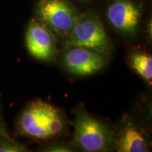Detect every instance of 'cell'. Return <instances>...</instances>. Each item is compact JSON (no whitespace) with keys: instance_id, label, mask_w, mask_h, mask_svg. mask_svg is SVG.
Wrapping results in <instances>:
<instances>
[{"instance_id":"obj_9","label":"cell","mask_w":152,"mask_h":152,"mask_svg":"<svg viewBox=\"0 0 152 152\" xmlns=\"http://www.w3.org/2000/svg\"><path fill=\"white\" fill-rule=\"evenodd\" d=\"M131 67L142 79L151 84L152 81V57L144 52H134L130 54Z\"/></svg>"},{"instance_id":"obj_10","label":"cell","mask_w":152,"mask_h":152,"mask_svg":"<svg viewBox=\"0 0 152 152\" xmlns=\"http://www.w3.org/2000/svg\"><path fill=\"white\" fill-rule=\"evenodd\" d=\"M29 150L24 144L9 136H0V152H26Z\"/></svg>"},{"instance_id":"obj_13","label":"cell","mask_w":152,"mask_h":152,"mask_svg":"<svg viewBox=\"0 0 152 152\" xmlns=\"http://www.w3.org/2000/svg\"><path fill=\"white\" fill-rule=\"evenodd\" d=\"M147 31L148 34V37L151 38V20L150 19L147 23Z\"/></svg>"},{"instance_id":"obj_4","label":"cell","mask_w":152,"mask_h":152,"mask_svg":"<svg viewBox=\"0 0 152 152\" xmlns=\"http://www.w3.org/2000/svg\"><path fill=\"white\" fill-rule=\"evenodd\" d=\"M35 14L55 35L64 39L71 33L80 12L68 0H39Z\"/></svg>"},{"instance_id":"obj_2","label":"cell","mask_w":152,"mask_h":152,"mask_svg":"<svg viewBox=\"0 0 152 152\" xmlns=\"http://www.w3.org/2000/svg\"><path fill=\"white\" fill-rule=\"evenodd\" d=\"M73 47L94 49L106 55L111 52V40L97 12L80 13L71 33L62 43L64 50Z\"/></svg>"},{"instance_id":"obj_14","label":"cell","mask_w":152,"mask_h":152,"mask_svg":"<svg viewBox=\"0 0 152 152\" xmlns=\"http://www.w3.org/2000/svg\"><path fill=\"white\" fill-rule=\"evenodd\" d=\"M81 1H92V0H81Z\"/></svg>"},{"instance_id":"obj_8","label":"cell","mask_w":152,"mask_h":152,"mask_svg":"<svg viewBox=\"0 0 152 152\" xmlns=\"http://www.w3.org/2000/svg\"><path fill=\"white\" fill-rule=\"evenodd\" d=\"M113 147L119 152L149 151L146 138L133 125H127L121 130L116 138L113 139Z\"/></svg>"},{"instance_id":"obj_12","label":"cell","mask_w":152,"mask_h":152,"mask_svg":"<svg viewBox=\"0 0 152 152\" xmlns=\"http://www.w3.org/2000/svg\"><path fill=\"white\" fill-rule=\"evenodd\" d=\"M0 136H9L7 132V130H6L5 125L4 124L1 115H0Z\"/></svg>"},{"instance_id":"obj_3","label":"cell","mask_w":152,"mask_h":152,"mask_svg":"<svg viewBox=\"0 0 152 152\" xmlns=\"http://www.w3.org/2000/svg\"><path fill=\"white\" fill-rule=\"evenodd\" d=\"M74 142L84 151H106L113 147V134L108 125L85 111H80L74 123Z\"/></svg>"},{"instance_id":"obj_5","label":"cell","mask_w":152,"mask_h":152,"mask_svg":"<svg viewBox=\"0 0 152 152\" xmlns=\"http://www.w3.org/2000/svg\"><path fill=\"white\" fill-rule=\"evenodd\" d=\"M109 55L90 48L73 47L64 49L63 65L68 72L77 76L97 73L107 64Z\"/></svg>"},{"instance_id":"obj_11","label":"cell","mask_w":152,"mask_h":152,"mask_svg":"<svg viewBox=\"0 0 152 152\" xmlns=\"http://www.w3.org/2000/svg\"><path fill=\"white\" fill-rule=\"evenodd\" d=\"M42 151L47 152H71L73 151L74 150H73L71 147L64 145V144H56L47 146L44 148Z\"/></svg>"},{"instance_id":"obj_7","label":"cell","mask_w":152,"mask_h":152,"mask_svg":"<svg viewBox=\"0 0 152 152\" xmlns=\"http://www.w3.org/2000/svg\"><path fill=\"white\" fill-rule=\"evenodd\" d=\"M26 45L28 52L36 59L51 61L56 54V35L37 18L28 23L26 32Z\"/></svg>"},{"instance_id":"obj_6","label":"cell","mask_w":152,"mask_h":152,"mask_svg":"<svg viewBox=\"0 0 152 152\" xmlns=\"http://www.w3.org/2000/svg\"><path fill=\"white\" fill-rule=\"evenodd\" d=\"M142 7L136 0H113L106 9L108 21L125 36L135 35L140 28Z\"/></svg>"},{"instance_id":"obj_1","label":"cell","mask_w":152,"mask_h":152,"mask_svg":"<svg viewBox=\"0 0 152 152\" xmlns=\"http://www.w3.org/2000/svg\"><path fill=\"white\" fill-rule=\"evenodd\" d=\"M17 128L20 135L47 140L64 132L66 121L58 108L41 99H36L28 104L20 113Z\"/></svg>"}]
</instances>
